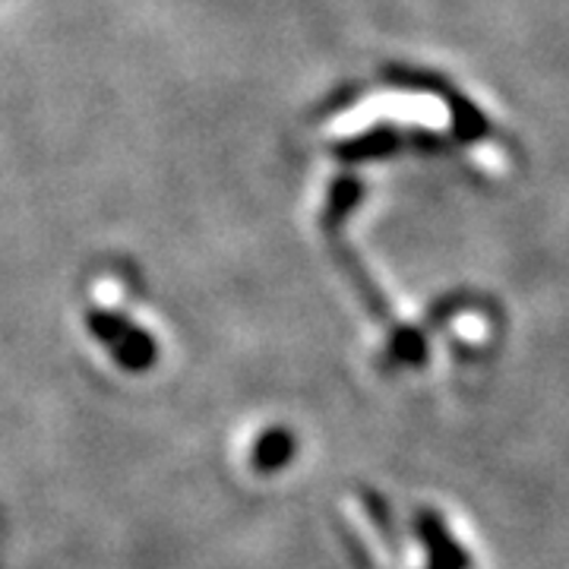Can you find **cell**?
<instances>
[{
  "label": "cell",
  "instance_id": "cell-1",
  "mask_svg": "<svg viewBox=\"0 0 569 569\" xmlns=\"http://www.w3.org/2000/svg\"><path fill=\"white\" fill-rule=\"evenodd\" d=\"M86 326L89 332L108 346L111 358L123 367V370H149L159 358V346L156 339L142 329V326L130 323L123 313L114 310H89L86 313Z\"/></svg>",
  "mask_w": 569,
  "mask_h": 569
},
{
  "label": "cell",
  "instance_id": "cell-2",
  "mask_svg": "<svg viewBox=\"0 0 569 569\" xmlns=\"http://www.w3.org/2000/svg\"><path fill=\"white\" fill-rule=\"evenodd\" d=\"M418 531L425 538L427 550H430V569H471V553L459 548L449 535L447 522L433 512V509H425L418 516Z\"/></svg>",
  "mask_w": 569,
  "mask_h": 569
},
{
  "label": "cell",
  "instance_id": "cell-3",
  "mask_svg": "<svg viewBox=\"0 0 569 569\" xmlns=\"http://www.w3.org/2000/svg\"><path fill=\"white\" fill-rule=\"evenodd\" d=\"M406 137L392 127H377L370 133H361L355 140H346L336 146V156L346 159V162H365V159H387V156H396L402 149Z\"/></svg>",
  "mask_w": 569,
  "mask_h": 569
},
{
  "label": "cell",
  "instance_id": "cell-4",
  "mask_svg": "<svg viewBox=\"0 0 569 569\" xmlns=\"http://www.w3.org/2000/svg\"><path fill=\"white\" fill-rule=\"evenodd\" d=\"M365 197V183L358 181L355 174H346V178H336L332 190H329V203H326L323 212V228H342L346 216L361 203Z\"/></svg>",
  "mask_w": 569,
  "mask_h": 569
},
{
  "label": "cell",
  "instance_id": "cell-5",
  "mask_svg": "<svg viewBox=\"0 0 569 569\" xmlns=\"http://www.w3.org/2000/svg\"><path fill=\"white\" fill-rule=\"evenodd\" d=\"M291 452H295V437L282 427H272L253 447V466L257 471H276L291 459Z\"/></svg>",
  "mask_w": 569,
  "mask_h": 569
},
{
  "label": "cell",
  "instance_id": "cell-6",
  "mask_svg": "<svg viewBox=\"0 0 569 569\" xmlns=\"http://www.w3.org/2000/svg\"><path fill=\"white\" fill-rule=\"evenodd\" d=\"M389 358H392V367H415L427 361V346L421 339V332L415 329H399L389 342Z\"/></svg>",
  "mask_w": 569,
  "mask_h": 569
}]
</instances>
